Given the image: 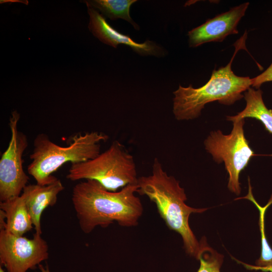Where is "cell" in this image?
<instances>
[{
	"instance_id": "9c48e42d",
	"label": "cell",
	"mask_w": 272,
	"mask_h": 272,
	"mask_svg": "<svg viewBox=\"0 0 272 272\" xmlns=\"http://www.w3.org/2000/svg\"><path fill=\"white\" fill-rule=\"evenodd\" d=\"M249 5V3L246 2L233 7L188 31L189 46L196 47L208 42H222L229 35L238 34L237 26Z\"/></svg>"
},
{
	"instance_id": "5bb4252c",
	"label": "cell",
	"mask_w": 272,
	"mask_h": 272,
	"mask_svg": "<svg viewBox=\"0 0 272 272\" xmlns=\"http://www.w3.org/2000/svg\"><path fill=\"white\" fill-rule=\"evenodd\" d=\"M136 0H87L81 1L86 4L87 7L98 10L104 17L112 20L118 19L124 20L131 24L135 29L139 30V25L133 21L130 16L131 6Z\"/></svg>"
},
{
	"instance_id": "8fae6325",
	"label": "cell",
	"mask_w": 272,
	"mask_h": 272,
	"mask_svg": "<svg viewBox=\"0 0 272 272\" xmlns=\"http://www.w3.org/2000/svg\"><path fill=\"white\" fill-rule=\"evenodd\" d=\"M64 188L58 179L47 185L29 184L24 188L22 194L24 196L36 233L41 235V215L46 208L55 204L58 194Z\"/></svg>"
},
{
	"instance_id": "4fadbf2b",
	"label": "cell",
	"mask_w": 272,
	"mask_h": 272,
	"mask_svg": "<svg viewBox=\"0 0 272 272\" xmlns=\"http://www.w3.org/2000/svg\"><path fill=\"white\" fill-rule=\"evenodd\" d=\"M246 101L244 109L234 116H227V120L237 121L246 118H253L260 121L265 129L272 133V109H268L262 98V92L259 89L250 87L244 92Z\"/></svg>"
},
{
	"instance_id": "ba28073f",
	"label": "cell",
	"mask_w": 272,
	"mask_h": 272,
	"mask_svg": "<svg viewBox=\"0 0 272 272\" xmlns=\"http://www.w3.org/2000/svg\"><path fill=\"white\" fill-rule=\"evenodd\" d=\"M0 261L7 272H26L48 257V246L41 234L32 239L16 236L0 228Z\"/></svg>"
},
{
	"instance_id": "52a82bcc",
	"label": "cell",
	"mask_w": 272,
	"mask_h": 272,
	"mask_svg": "<svg viewBox=\"0 0 272 272\" xmlns=\"http://www.w3.org/2000/svg\"><path fill=\"white\" fill-rule=\"evenodd\" d=\"M20 114L14 110L9 119L11 138L0 159V200L20 195L29 177L23 169L22 156L28 145L27 135L18 130Z\"/></svg>"
},
{
	"instance_id": "8992f818",
	"label": "cell",
	"mask_w": 272,
	"mask_h": 272,
	"mask_svg": "<svg viewBox=\"0 0 272 272\" xmlns=\"http://www.w3.org/2000/svg\"><path fill=\"white\" fill-rule=\"evenodd\" d=\"M244 119L233 122L229 134L220 130L212 131L204 141L205 149L213 159L218 163H224L229 175L228 188L237 195L241 192L240 173L254 156L244 135Z\"/></svg>"
},
{
	"instance_id": "3957f363",
	"label": "cell",
	"mask_w": 272,
	"mask_h": 272,
	"mask_svg": "<svg viewBox=\"0 0 272 272\" xmlns=\"http://www.w3.org/2000/svg\"><path fill=\"white\" fill-rule=\"evenodd\" d=\"M247 37L246 31L235 43V50L230 62L225 66L215 69L208 82L194 88L191 85H181L173 92V113L177 120H188L197 118L205 105L210 102L230 105L244 97L243 92L251 86V78L235 75L231 69L234 57L243 48Z\"/></svg>"
},
{
	"instance_id": "ac0fdd59",
	"label": "cell",
	"mask_w": 272,
	"mask_h": 272,
	"mask_svg": "<svg viewBox=\"0 0 272 272\" xmlns=\"http://www.w3.org/2000/svg\"><path fill=\"white\" fill-rule=\"evenodd\" d=\"M235 259V258H234ZM237 262L239 263L242 264L247 269L249 270H261L264 272H272V264L267 266H258L256 265H252L245 263L242 261H240L238 260L235 259Z\"/></svg>"
},
{
	"instance_id": "6da1fadb",
	"label": "cell",
	"mask_w": 272,
	"mask_h": 272,
	"mask_svg": "<svg viewBox=\"0 0 272 272\" xmlns=\"http://www.w3.org/2000/svg\"><path fill=\"white\" fill-rule=\"evenodd\" d=\"M137 184L111 191L94 180H86L73 188L72 200L82 231L92 232L116 222L121 226H136L143 212L140 199L135 195Z\"/></svg>"
},
{
	"instance_id": "30bf717a",
	"label": "cell",
	"mask_w": 272,
	"mask_h": 272,
	"mask_svg": "<svg viewBox=\"0 0 272 272\" xmlns=\"http://www.w3.org/2000/svg\"><path fill=\"white\" fill-rule=\"evenodd\" d=\"M87 8L89 15L88 28L93 35L103 43L114 48H116L118 44H124L143 56H165V50L156 43L150 40L141 43L134 41L128 35L121 33L113 28L98 11L92 8Z\"/></svg>"
},
{
	"instance_id": "44dd1931",
	"label": "cell",
	"mask_w": 272,
	"mask_h": 272,
	"mask_svg": "<svg viewBox=\"0 0 272 272\" xmlns=\"http://www.w3.org/2000/svg\"><path fill=\"white\" fill-rule=\"evenodd\" d=\"M0 272H5V271H4V270L3 269V268H2L1 265V266H0Z\"/></svg>"
},
{
	"instance_id": "7a4b0ae2",
	"label": "cell",
	"mask_w": 272,
	"mask_h": 272,
	"mask_svg": "<svg viewBox=\"0 0 272 272\" xmlns=\"http://www.w3.org/2000/svg\"><path fill=\"white\" fill-rule=\"evenodd\" d=\"M137 192L146 195L157 206L161 217L167 227L180 235L186 253L197 258L200 244L189 224L192 213H201L207 209H196L185 203L184 189L173 176L164 170L160 161L155 158L152 174L138 178Z\"/></svg>"
},
{
	"instance_id": "d6986e66",
	"label": "cell",
	"mask_w": 272,
	"mask_h": 272,
	"mask_svg": "<svg viewBox=\"0 0 272 272\" xmlns=\"http://www.w3.org/2000/svg\"><path fill=\"white\" fill-rule=\"evenodd\" d=\"M38 267L41 272H50L47 266L44 267L40 264L38 265Z\"/></svg>"
},
{
	"instance_id": "9a60e30c",
	"label": "cell",
	"mask_w": 272,
	"mask_h": 272,
	"mask_svg": "<svg viewBox=\"0 0 272 272\" xmlns=\"http://www.w3.org/2000/svg\"><path fill=\"white\" fill-rule=\"evenodd\" d=\"M248 192L247 195L235 199H247L252 201L257 207L259 212V226L261 234V250L259 258L256 261L255 264L258 266H267L272 264V248L267 242L264 229V216L267 208L272 204V195L268 202L264 207L260 206L254 199L252 192V187L248 177Z\"/></svg>"
},
{
	"instance_id": "2e32d148",
	"label": "cell",
	"mask_w": 272,
	"mask_h": 272,
	"mask_svg": "<svg viewBox=\"0 0 272 272\" xmlns=\"http://www.w3.org/2000/svg\"><path fill=\"white\" fill-rule=\"evenodd\" d=\"M200 250L197 259L200 265L197 272H221L224 256L210 247L203 237L200 241Z\"/></svg>"
},
{
	"instance_id": "5b68a950",
	"label": "cell",
	"mask_w": 272,
	"mask_h": 272,
	"mask_svg": "<svg viewBox=\"0 0 272 272\" xmlns=\"http://www.w3.org/2000/svg\"><path fill=\"white\" fill-rule=\"evenodd\" d=\"M66 178L72 181L96 180L111 191L137 184L138 181L133 156L117 141H113L108 149L96 157L72 163Z\"/></svg>"
},
{
	"instance_id": "7c38bea8",
	"label": "cell",
	"mask_w": 272,
	"mask_h": 272,
	"mask_svg": "<svg viewBox=\"0 0 272 272\" xmlns=\"http://www.w3.org/2000/svg\"><path fill=\"white\" fill-rule=\"evenodd\" d=\"M0 228L16 236H23L33 228L23 194L0 202Z\"/></svg>"
},
{
	"instance_id": "ffe728a7",
	"label": "cell",
	"mask_w": 272,
	"mask_h": 272,
	"mask_svg": "<svg viewBox=\"0 0 272 272\" xmlns=\"http://www.w3.org/2000/svg\"><path fill=\"white\" fill-rule=\"evenodd\" d=\"M19 2V3H24L25 4H27L28 5V2L27 1H1V3H8V2Z\"/></svg>"
},
{
	"instance_id": "e0dca14e",
	"label": "cell",
	"mask_w": 272,
	"mask_h": 272,
	"mask_svg": "<svg viewBox=\"0 0 272 272\" xmlns=\"http://www.w3.org/2000/svg\"><path fill=\"white\" fill-rule=\"evenodd\" d=\"M251 86L255 89H259L264 83L272 81V62L265 71L257 76L251 79Z\"/></svg>"
},
{
	"instance_id": "277c9868",
	"label": "cell",
	"mask_w": 272,
	"mask_h": 272,
	"mask_svg": "<svg viewBox=\"0 0 272 272\" xmlns=\"http://www.w3.org/2000/svg\"><path fill=\"white\" fill-rule=\"evenodd\" d=\"M108 139V136L102 132L78 133L69 146L61 147L52 142L47 134L40 133L34 140L28 173L38 184H50L57 179L52 174L62 165L69 162H83L96 157L100 153V143Z\"/></svg>"
}]
</instances>
